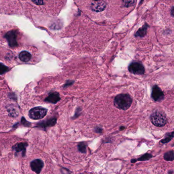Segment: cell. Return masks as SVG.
<instances>
[{"label":"cell","mask_w":174,"mask_h":174,"mask_svg":"<svg viewBox=\"0 0 174 174\" xmlns=\"http://www.w3.org/2000/svg\"><path fill=\"white\" fill-rule=\"evenodd\" d=\"M8 68L2 63H0V74H3L8 71Z\"/></svg>","instance_id":"cell-19"},{"label":"cell","mask_w":174,"mask_h":174,"mask_svg":"<svg viewBox=\"0 0 174 174\" xmlns=\"http://www.w3.org/2000/svg\"><path fill=\"white\" fill-rule=\"evenodd\" d=\"M135 2V0H123V3L126 7L132 6Z\"/></svg>","instance_id":"cell-18"},{"label":"cell","mask_w":174,"mask_h":174,"mask_svg":"<svg viewBox=\"0 0 174 174\" xmlns=\"http://www.w3.org/2000/svg\"><path fill=\"white\" fill-rule=\"evenodd\" d=\"M174 137V132H171L166 134V137H164V139L160 140V143H168L169 142H170L172 138Z\"/></svg>","instance_id":"cell-17"},{"label":"cell","mask_w":174,"mask_h":174,"mask_svg":"<svg viewBox=\"0 0 174 174\" xmlns=\"http://www.w3.org/2000/svg\"><path fill=\"white\" fill-rule=\"evenodd\" d=\"M60 172H61L62 174H71L72 172L69 169L67 168H64V167H61L60 169Z\"/></svg>","instance_id":"cell-20"},{"label":"cell","mask_w":174,"mask_h":174,"mask_svg":"<svg viewBox=\"0 0 174 174\" xmlns=\"http://www.w3.org/2000/svg\"><path fill=\"white\" fill-rule=\"evenodd\" d=\"M147 27H148V26L147 24H145V26H143L142 28L139 29V31H137L135 36L137 37H144L147 33Z\"/></svg>","instance_id":"cell-16"},{"label":"cell","mask_w":174,"mask_h":174,"mask_svg":"<svg viewBox=\"0 0 174 174\" xmlns=\"http://www.w3.org/2000/svg\"><path fill=\"white\" fill-rule=\"evenodd\" d=\"M87 146H88V144L86 142H79V143L77 144V150L82 154H86Z\"/></svg>","instance_id":"cell-14"},{"label":"cell","mask_w":174,"mask_h":174,"mask_svg":"<svg viewBox=\"0 0 174 174\" xmlns=\"http://www.w3.org/2000/svg\"><path fill=\"white\" fill-rule=\"evenodd\" d=\"M56 120L55 118H52L51 119L48 120V121L47 122H42L41 123H40L39 126H40L41 127L45 128L48 127H51V126H53L55 125L56 123Z\"/></svg>","instance_id":"cell-13"},{"label":"cell","mask_w":174,"mask_h":174,"mask_svg":"<svg viewBox=\"0 0 174 174\" xmlns=\"http://www.w3.org/2000/svg\"><path fill=\"white\" fill-rule=\"evenodd\" d=\"M44 162L40 159L33 160L30 163L31 169L37 174H40L42 169L44 168Z\"/></svg>","instance_id":"cell-7"},{"label":"cell","mask_w":174,"mask_h":174,"mask_svg":"<svg viewBox=\"0 0 174 174\" xmlns=\"http://www.w3.org/2000/svg\"><path fill=\"white\" fill-rule=\"evenodd\" d=\"M124 129V127H121V128H120V129H121V130H123V129Z\"/></svg>","instance_id":"cell-24"},{"label":"cell","mask_w":174,"mask_h":174,"mask_svg":"<svg viewBox=\"0 0 174 174\" xmlns=\"http://www.w3.org/2000/svg\"><path fill=\"white\" fill-rule=\"evenodd\" d=\"M128 70L130 72L137 75H143L145 72V68L143 65L139 62L131 63L128 67Z\"/></svg>","instance_id":"cell-4"},{"label":"cell","mask_w":174,"mask_h":174,"mask_svg":"<svg viewBox=\"0 0 174 174\" xmlns=\"http://www.w3.org/2000/svg\"><path fill=\"white\" fill-rule=\"evenodd\" d=\"M33 2L38 5H42L44 3V0H32Z\"/></svg>","instance_id":"cell-21"},{"label":"cell","mask_w":174,"mask_h":174,"mask_svg":"<svg viewBox=\"0 0 174 174\" xmlns=\"http://www.w3.org/2000/svg\"><path fill=\"white\" fill-rule=\"evenodd\" d=\"M47 114V109L42 107H36L30 111L29 115L32 119L39 120L44 118Z\"/></svg>","instance_id":"cell-3"},{"label":"cell","mask_w":174,"mask_h":174,"mask_svg":"<svg viewBox=\"0 0 174 174\" xmlns=\"http://www.w3.org/2000/svg\"><path fill=\"white\" fill-rule=\"evenodd\" d=\"M60 100L59 94L57 92H53L50 94L45 99V102L48 103H56Z\"/></svg>","instance_id":"cell-9"},{"label":"cell","mask_w":174,"mask_h":174,"mask_svg":"<svg viewBox=\"0 0 174 174\" xmlns=\"http://www.w3.org/2000/svg\"><path fill=\"white\" fill-rule=\"evenodd\" d=\"M171 15H172V16H174V6L172 7V9H171Z\"/></svg>","instance_id":"cell-23"},{"label":"cell","mask_w":174,"mask_h":174,"mask_svg":"<svg viewBox=\"0 0 174 174\" xmlns=\"http://www.w3.org/2000/svg\"><path fill=\"white\" fill-rule=\"evenodd\" d=\"M153 157L151 154L149 153H145V154L143 155L142 156L137 158V159H132L131 160V163H137V161H147L150 160L151 158Z\"/></svg>","instance_id":"cell-11"},{"label":"cell","mask_w":174,"mask_h":174,"mask_svg":"<svg viewBox=\"0 0 174 174\" xmlns=\"http://www.w3.org/2000/svg\"><path fill=\"white\" fill-rule=\"evenodd\" d=\"M163 158L165 160L167 161H172L174 160V152L173 151H169L164 153Z\"/></svg>","instance_id":"cell-15"},{"label":"cell","mask_w":174,"mask_h":174,"mask_svg":"<svg viewBox=\"0 0 174 174\" xmlns=\"http://www.w3.org/2000/svg\"><path fill=\"white\" fill-rule=\"evenodd\" d=\"M91 9L95 12H102L106 8V3L103 0H92Z\"/></svg>","instance_id":"cell-5"},{"label":"cell","mask_w":174,"mask_h":174,"mask_svg":"<svg viewBox=\"0 0 174 174\" xmlns=\"http://www.w3.org/2000/svg\"><path fill=\"white\" fill-rule=\"evenodd\" d=\"M27 143H21L16 144L15 146H14L13 149L17 152H21L23 156H24V155H25V154H26V148H27Z\"/></svg>","instance_id":"cell-10"},{"label":"cell","mask_w":174,"mask_h":174,"mask_svg":"<svg viewBox=\"0 0 174 174\" xmlns=\"http://www.w3.org/2000/svg\"><path fill=\"white\" fill-rule=\"evenodd\" d=\"M102 129L101 128L97 127L96 128H95V132L96 133H98V134H100V133H102Z\"/></svg>","instance_id":"cell-22"},{"label":"cell","mask_w":174,"mask_h":174,"mask_svg":"<svg viewBox=\"0 0 174 174\" xmlns=\"http://www.w3.org/2000/svg\"><path fill=\"white\" fill-rule=\"evenodd\" d=\"M132 99L130 95L127 94H120L114 98V105L116 108L120 110H127L130 107Z\"/></svg>","instance_id":"cell-1"},{"label":"cell","mask_w":174,"mask_h":174,"mask_svg":"<svg viewBox=\"0 0 174 174\" xmlns=\"http://www.w3.org/2000/svg\"><path fill=\"white\" fill-rule=\"evenodd\" d=\"M31 57H32V56L31 54L27 51L21 52L19 55L20 60H21V61L24 62H29L30 60H31Z\"/></svg>","instance_id":"cell-12"},{"label":"cell","mask_w":174,"mask_h":174,"mask_svg":"<svg viewBox=\"0 0 174 174\" xmlns=\"http://www.w3.org/2000/svg\"><path fill=\"white\" fill-rule=\"evenodd\" d=\"M5 38L8 41L9 45L11 47H15L18 46V41H17V34L16 32L14 31L8 32L6 35Z\"/></svg>","instance_id":"cell-8"},{"label":"cell","mask_w":174,"mask_h":174,"mask_svg":"<svg viewBox=\"0 0 174 174\" xmlns=\"http://www.w3.org/2000/svg\"><path fill=\"white\" fill-rule=\"evenodd\" d=\"M82 174V173H81V174Z\"/></svg>","instance_id":"cell-25"},{"label":"cell","mask_w":174,"mask_h":174,"mask_svg":"<svg viewBox=\"0 0 174 174\" xmlns=\"http://www.w3.org/2000/svg\"><path fill=\"white\" fill-rule=\"evenodd\" d=\"M151 97L155 102H160L164 98V94L158 85L153 86L152 90Z\"/></svg>","instance_id":"cell-6"},{"label":"cell","mask_w":174,"mask_h":174,"mask_svg":"<svg viewBox=\"0 0 174 174\" xmlns=\"http://www.w3.org/2000/svg\"><path fill=\"white\" fill-rule=\"evenodd\" d=\"M150 120L152 124L157 127H162L167 122L166 116L163 113L160 111H155L150 116Z\"/></svg>","instance_id":"cell-2"}]
</instances>
